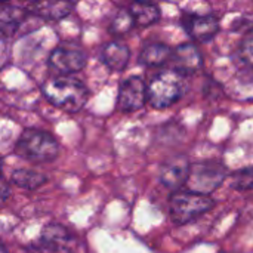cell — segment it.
<instances>
[{
  "label": "cell",
  "mask_w": 253,
  "mask_h": 253,
  "mask_svg": "<svg viewBox=\"0 0 253 253\" xmlns=\"http://www.w3.org/2000/svg\"><path fill=\"white\" fill-rule=\"evenodd\" d=\"M1 253H7V251H6V248H4V246L1 248Z\"/></svg>",
  "instance_id": "21"
},
{
  "label": "cell",
  "mask_w": 253,
  "mask_h": 253,
  "mask_svg": "<svg viewBox=\"0 0 253 253\" xmlns=\"http://www.w3.org/2000/svg\"><path fill=\"white\" fill-rule=\"evenodd\" d=\"M12 182L24 190H37L47 182V176L31 169H15L10 175Z\"/></svg>",
  "instance_id": "17"
},
{
  "label": "cell",
  "mask_w": 253,
  "mask_h": 253,
  "mask_svg": "<svg viewBox=\"0 0 253 253\" xmlns=\"http://www.w3.org/2000/svg\"><path fill=\"white\" fill-rule=\"evenodd\" d=\"M47 64L52 70L58 71L59 74L68 76L80 71L86 65V55L76 47L58 46L50 52Z\"/></svg>",
  "instance_id": "8"
},
{
  "label": "cell",
  "mask_w": 253,
  "mask_h": 253,
  "mask_svg": "<svg viewBox=\"0 0 253 253\" xmlns=\"http://www.w3.org/2000/svg\"><path fill=\"white\" fill-rule=\"evenodd\" d=\"M15 154L33 163H47L58 157L59 144L55 136L46 130L27 129L15 144Z\"/></svg>",
  "instance_id": "2"
},
{
  "label": "cell",
  "mask_w": 253,
  "mask_h": 253,
  "mask_svg": "<svg viewBox=\"0 0 253 253\" xmlns=\"http://www.w3.org/2000/svg\"><path fill=\"white\" fill-rule=\"evenodd\" d=\"M185 90V76L175 70L156 74L148 84V102L154 108H168L173 105Z\"/></svg>",
  "instance_id": "3"
},
{
  "label": "cell",
  "mask_w": 253,
  "mask_h": 253,
  "mask_svg": "<svg viewBox=\"0 0 253 253\" xmlns=\"http://www.w3.org/2000/svg\"><path fill=\"white\" fill-rule=\"evenodd\" d=\"M73 7L74 3L71 1H37L28 6V12L43 19L58 21L68 16Z\"/></svg>",
  "instance_id": "13"
},
{
  "label": "cell",
  "mask_w": 253,
  "mask_h": 253,
  "mask_svg": "<svg viewBox=\"0 0 253 253\" xmlns=\"http://www.w3.org/2000/svg\"><path fill=\"white\" fill-rule=\"evenodd\" d=\"M191 166L193 165L185 154H175L166 159L160 166V182L175 193L179 191L188 182Z\"/></svg>",
  "instance_id": "6"
},
{
  "label": "cell",
  "mask_w": 253,
  "mask_h": 253,
  "mask_svg": "<svg viewBox=\"0 0 253 253\" xmlns=\"http://www.w3.org/2000/svg\"><path fill=\"white\" fill-rule=\"evenodd\" d=\"M172 53L173 50L168 44L160 42H153L142 47L139 53V61L147 67H160L172 59Z\"/></svg>",
  "instance_id": "15"
},
{
  "label": "cell",
  "mask_w": 253,
  "mask_h": 253,
  "mask_svg": "<svg viewBox=\"0 0 253 253\" xmlns=\"http://www.w3.org/2000/svg\"><path fill=\"white\" fill-rule=\"evenodd\" d=\"M170 62L173 64L175 71L182 76H188L197 73L202 68L203 58L200 50L193 43H182L173 49Z\"/></svg>",
  "instance_id": "11"
},
{
  "label": "cell",
  "mask_w": 253,
  "mask_h": 253,
  "mask_svg": "<svg viewBox=\"0 0 253 253\" xmlns=\"http://www.w3.org/2000/svg\"><path fill=\"white\" fill-rule=\"evenodd\" d=\"M129 58H130L129 47L119 40L108 42L101 49L102 62L113 71H123L127 67Z\"/></svg>",
  "instance_id": "12"
},
{
  "label": "cell",
  "mask_w": 253,
  "mask_h": 253,
  "mask_svg": "<svg viewBox=\"0 0 253 253\" xmlns=\"http://www.w3.org/2000/svg\"><path fill=\"white\" fill-rule=\"evenodd\" d=\"M129 10L138 27H150L160 19V7L156 3L148 1H133L129 6Z\"/></svg>",
  "instance_id": "16"
},
{
  "label": "cell",
  "mask_w": 253,
  "mask_h": 253,
  "mask_svg": "<svg viewBox=\"0 0 253 253\" xmlns=\"http://www.w3.org/2000/svg\"><path fill=\"white\" fill-rule=\"evenodd\" d=\"M25 9L15 6V4H1L0 6V31L3 37H9L13 36L15 31L19 28L21 22L25 19L27 16Z\"/></svg>",
  "instance_id": "14"
},
{
  "label": "cell",
  "mask_w": 253,
  "mask_h": 253,
  "mask_svg": "<svg viewBox=\"0 0 253 253\" xmlns=\"http://www.w3.org/2000/svg\"><path fill=\"white\" fill-rule=\"evenodd\" d=\"M44 98L55 107L67 111H80L89 98L87 87L77 79L70 76H58L46 80L42 86Z\"/></svg>",
  "instance_id": "1"
},
{
  "label": "cell",
  "mask_w": 253,
  "mask_h": 253,
  "mask_svg": "<svg viewBox=\"0 0 253 253\" xmlns=\"http://www.w3.org/2000/svg\"><path fill=\"white\" fill-rule=\"evenodd\" d=\"M135 19L130 13V10H125V9H120L114 13L111 22H110V33L114 34V36H125L127 34L133 27H135Z\"/></svg>",
  "instance_id": "18"
},
{
  "label": "cell",
  "mask_w": 253,
  "mask_h": 253,
  "mask_svg": "<svg viewBox=\"0 0 253 253\" xmlns=\"http://www.w3.org/2000/svg\"><path fill=\"white\" fill-rule=\"evenodd\" d=\"M148 101V86L141 77L132 76L122 82L117 95V107L122 111H136Z\"/></svg>",
  "instance_id": "7"
},
{
  "label": "cell",
  "mask_w": 253,
  "mask_h": 253,
  "mask_svg": "<svg viewBox=\"0 0 253 253\" xmlns=\"http://www.w3.org/2000/svg\"><path fill=\"white\" fill-rule=\"evenodd\" d=\"M181 24L187 34L197 42H208L213 39L219 30V21L213 15L185 13Z\"/></svg>",
  "instance_id": "9"
},
{
  "label": "cell",
  "mask_w": 253,
  "mask_h": 253,
  "mask_svg": "<svg viewBox=\"0 0 253 253\" xmlns=\"http://www.w3.org/2000/svg\"><path fill=\"white\" fill-rule=\"evenodd\" d=\"M213 206H215V202L211 199V196L197 194L190 190L176 191L170 196L169 213L175 225H184L202 216L203 213L211 211Z\"/></svg>",
  "instance_id": "4"
},
{
  "label": "cell",
  "mask_w": 253,
  "mask_h": 253,
  "mask_svg": "<svg viewBox=\"0 0 253 253\" xmlns=\"http://www.w3.org/2000/svg\"><path fill=\"white\" fill-rule=\"evenodd\" d=\"M227 178V169L218 162H199L191 166L190 178L187 182V187L190 191L211 196L216 188L222 185V182Z\"/></svg>",
  "instance_id": "5"
},
{
  "label": "cell",
  "mask_w": 253,
  "mask_h": 253,
  "mask_svg": "<svg viewBox=\"0 0 253 253\" xmlns=\"http://www.w3.org/2000/svg\"><path fill=\"white\" fill-rule=\"evenodd\" d=\"M74 236L59 224H50L40 234L39 248L49 253H70L74 248Z\"/></svg>",
  "instance_id": "10"
},
{
  "label": "cell",
  "mask_w": 253,
  "mask_h": 253,
  "mask_svg": "<svg viewBox=\"0 0 253 253\" xmlns=\"http://www.w3.org/2000/svg\"><path fill=\"white\" fill-rule=\"evenodd\" d=\"M237 55L242 62L253 67V34H249L248 37L243 39L237 49Z\"/></svg>",
  "instance_id": "20"
},
{
  "label": "cell",
  "mask_w": 253,
  "mask_h": 253,
  "mask_svg": "<svg viewBox=\"0 0 253 253\" xmlns=\"http://www.w3.org/2000/svg\"><path fill=\"white\" fill-rule=\"evenodd\" d=\"M233 187L245 191V190H252L253 188V168L243 169L237 172L233 178Z\"/></svg>",
  "instance_id": "19"
}]
</instances>
